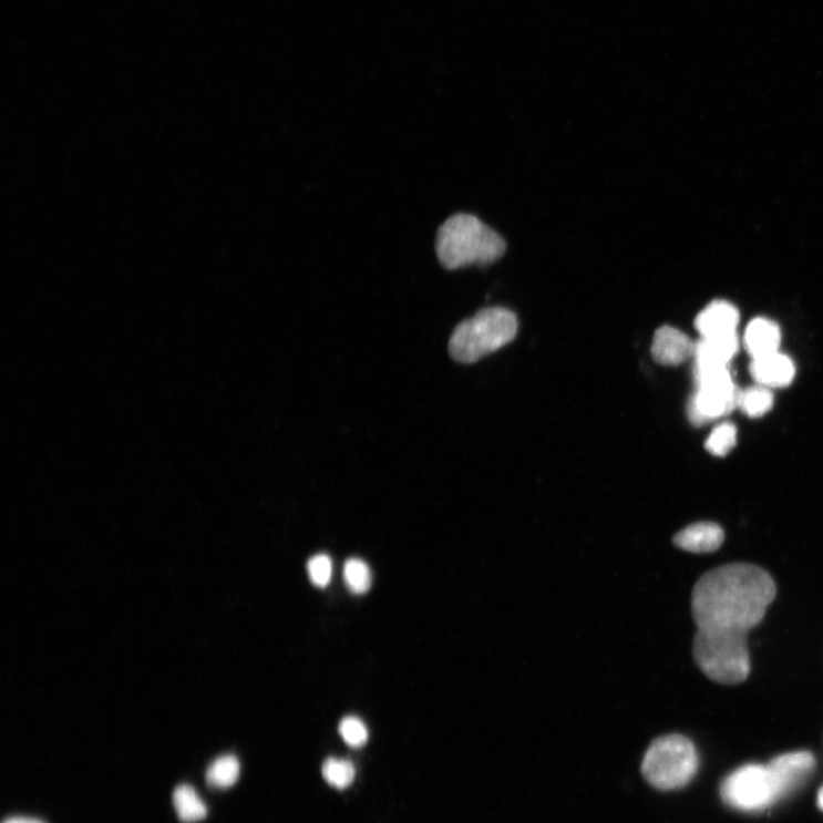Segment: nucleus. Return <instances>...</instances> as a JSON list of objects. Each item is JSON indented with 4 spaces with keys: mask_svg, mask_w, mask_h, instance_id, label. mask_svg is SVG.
Here are the masks:
<instances>
[{
    "mask_svg": "<svg viewBox=\"0 0 823 823\" xmlns=\"http://www.w3.org/2000/svg\"><path fill=\"white\" fill-rule=\"evenodd\" d=\"M775 595L765 569L744 563L720 566L697 583L693 619L698 630L747 634L762 623Z\"/></svg>",
    "mask_w": 823,
    "mask_h": 823,
    "instance_id": "f257e3e1",
    "label": "nucleus"
},
{
    "mask_svg": "<svg viewBox=\"0 0 823 823\" xmlns=\"http://www.w3.org/2000/svg\"><path fill=\"white\" fill-rule=\"evenodd\" d=\"M436 253L443 267L456 270L495 263L505 255L506 243L479 218L459 213L440 228Z\"/></svg>",
    "mask_w": 823,
    "mask_h": 823,
    "instance_id": "f03ea898",
    "label": "nucleus"
},
{
    "mask_svg": "<svg viewBox=\"0 0 823 823\" xmlns=\"http://www.w3.org/2000/svg\"><path fill=\"white\" fill-rule=\"evenodd\" d=\"M518 330L516 315L501 307L486 308L463 320L451 336L449 351L461 364H473L511 343Z\"/></svg>",
    "mask_w": 823,
    "mask_h": 823,
    "instance_id": "7ed1b4c3",
    "label": "nucleus"
},
{
    "mask_svg": "<svg viewBox=\"0 0 823 823\" xmlns=\"http://www.w3.org/2000/svg\"><path fill=\"white\" fill-rule=\"evenodd\" d=\"M747 634L698 630L693 655L697 665L711 681L735 686L750 672Z\"/></svg>",
    "mask_w": 823,
    "mask_h": 823,
    "instance_id": "20e7f679",
    "label": "nucleus"
},
{
    "mask_svg": "<svg viewBox=\"0 0 823 823\" xmlns=\"http://www.w3.org/2000/svg\"><path fill=\"white\" fill-rule=\"evenodd\" d=\"M699 759L695 744L681 734L665 735L650 745L641 770L659 790L670 791L688 784L697 773Z\"/></svg>",
    "mask_w": 823,
    "mask_h": 823,
    "instance_id": "39448f33",
    "label": "nucleus"
},
{
    "mask_svg": "<svg viewBox=\"0 0 823 823\" xmlns=\"http://www.w3.org/2000/svg\"><path fill=\"white\" fill-rule=\"evenodd\" d=\"M722 796L735 809L759 811L772 805L782 794L769 767L747 765L724 781Z\"/></svg>",
    "mask_w": 823,
    "mask_h": 823,
    "instance_id": "423d86ee",
    "label": "nucleus"
},
{
    "mask_svg": "<svg viewBox=\"0 0 823 823\" xmlns=\"http://www.w3.org/2000/svg\"><path fill=\"white\" fill-rule=\"evenodd\" d=\"M740 391L732 383L728 385L697 387L688 407L690 421L695 425H703L712 420L720 419L738 408Z\"/></svg>",
    "mask_w": 823,
    "mask_h": 823,
    "instance_id": "0eeeda50",
    "label": "nucleus"
},
{
    "mask_svg": "<svg viewBox=\"0 0 823 823\" xmlns=\"http://www.w3.org/2000/svg\"><path fill=\"white\" fill-rule=\"evenodd\" d=\"M651 351L658 364L678 367L695 356L696 343L682 331L666 326L656 332Z\"/></svg>",
    "mask_w": 823,
    "mask_h": 823,
    "instance_id": "6e6552de",
    "label": "nucleus"
},
{
    "mask_svg": "<svg viewBox=\"0 0 823 823\" xmlns=\"http://www.w3.org/2000/svg\"><path fill=\"white\" fill-rule=\"evenodd\" d=\"M815 765L814 758L807 751H798L779 757L771 762L769 768L774 774L782 796L794 791L805 778L810 775Z\"/></svg>",
    "mask_w": 823,
    "mask_h": 823,
    "instance_id": "1a4fd4ad",
    "label": "nucleus"
},
{
    "mask_svg": "<svg viewBox=\"0 0 823 823\" xmlns=\"http://www.w3.org/2000/svg\"><path fill=\"white\" fill-rule=\"evenodd\" d=\"M738 309L727 301H713L696 319V328L701 338H714L737 333Z\"/></svg>",
    "mask_w": 823,
    "mask_h": 823,
    "instance_id": "9d476101",
    "label": "nucleus"
},
{
    "mask_svg": "<svg viewBox=\"0 0 823 823\" xmlns=\"http://www.w3.org/2000/svg\"><path fill=\"white\" fill-rule=\"evenodd\" d=\"M754 380L767 388L790 385L795 378V366L789 356L779 351L755 358L750 366Z\"/></svg>",
    "mask_w": 823,
    "mask_h": 823,
    "instance_id": "9b49d317",
    "label": "nucleus"
},
{
    "mask_svg": "<svg viewBox=\"0 0 823 823\" xmlns=\"http://www.w3.org/2000/svg\"><path fill=\"white\" fill-rule=\"evenodd\" d=\"M726 539L723 528L714 523H696L677 533L673 544L693 554L713 553L721 548Z\"/></svg>",
    "mask_w": 823,
    "mask_h": 823,
    "instance_id": "f8f14e48",
    "label": "nucleus"
},
{
    "mask_svg": "<svg viewBox=\"0 0 823 823\" xmlns=\"http://www.w3.org/2000/svg\"><path fill=\"white\" fill-rule=\"evenodd\" d=\"M740 347L737 333L701 338L696 343L695 366L699 367H728Z\"/></svg>",
    "mask_w": 823,
    "mask_h": 823,
    "instance_id": "ddd939ff",
    "label": "nucleus"
},
{
    "mask_svg": "<svg viewBox=\"0 0 823 823\" xmlns=\"http://www.w3.org/2000/svg\"><path fill=\"white\" fill-rule=\"evenodd\" d=\"M780 342L779 327L767 318H757L751 321L744 333V347L753 360L778 352Z\"/></svg>",
    "mask_w": 823,
    "mask_h": 823,
    "instance_id": "4468645a",
    "label": "nucleus"
},
{
    "mask_svg": "<svg viewBox=\"0 0 823 823\" xmlns=\"http://www.w3.org/2000/svg\"><path fill=\"white\" fill-rule=\"evenodd\" d=\"M173 805L178 820L184 823H195L207 816L208 810L204 801L198 796L194 786L189 784L177 785L173 793Z\"/></svg>",
    "mask_w": 823,
    "mask_h": 823,
    "instance_id": "2eb2a0df",
    "label": "nucleus"
},
{
    "mask_svg": "<svg viewBox=\"0 0 823 823\" xmlns=\"http://www.w3.org/2000/svg\"><path fill=\"white\" fill-rule=\"evenodd\" d=\"M240 765L237 758L225 755L214 761L206 771V782L212 789H230L239 779Z\"/></svg>",
    "mask_w": 823,
    "mask_h": 823,
    "instance_id": "dca6fc26",
    "label": "nucleus"
},
{
    "mask_svg": "<svg viewBox=\"0 0 823 823\" xmlns=\"http://www.w3.org/2000/svg\"><path fill=\"white\" fill-rule=\"evenodd\" d=\"M773 401L769 388L759 384L740 391L738 408L750 418H760L772 409Z\"/></svg>",
    "mask_w": 823,
    "mask_h": 823,
    "instance_id": "f3484780",
    "label": "nucleus"
},
{
    "mask_svg": "<svg viewBox=\"0 0 823 823\" xmlns=\"http://www.w3.org/2000/svg\"><path fill=\"white\" fill-rule=\"evenodd\" d=\"M343 579L349 590L356 595L368 593L372 585L369 565L360 558H350L343 567Z\"/></svg>",
    "mask_w": 823,
    "mask_h": 823,
    "instance_id": "a211bd4d",
    "label": "nucleus"
},
{
    "mask_svg": "<svg viewBox=\"0 0 823 823\" xmlns=\"http://www.w3.org/2000/svg\"><path fill=\"white\" fill-rule=\"evenodd\" d=\"M737 444V428L730 422L716 426L706 442V449L712 455L726 456Z\"/></svg>",
    "mask_w": 823,
    "mask_h": 823,
    "instance_id": "6ab92c4d",
    "label": "nucleus"
},
{
    "mask_svg": "<svg viewBox=\"0 0 823 823\" xmlns=\"http://www.w3.org/2000/svg\"><path fill=\"white\" fill-rule=\"evenodd\" d=\"M325 779L336 789L344 790L354 779V768L346 760L329 759L323 765Z\"/></svg>",
    "mask_w": 823,
    "mask_h": 823,
    "instance_id": "aec40b11",
    "label": "nucleus"
},
{
    "mask_svg": "<svg viewBox=\"0 0 823 823\" xmlns=\"http://www.w3.org/2000/svg\"><path fill=\"white\" fill-rule=\"evenodd\" d=\"M339 732L344 742L352 748L363 747L369 739L367 726L356 716H347L339 726Z\"/></svg>",
    "mask_w": 823,
    "mask_h": 823,
    "instance_id": "412c9836",
    "label": "nucleus"
},
{
    "mask_svg": "<svg viewBox=\"0 0 823 823\" xmlns=\"http://www.w3.org/2000/svg\"><path fill=\"white\" fill-rule=\"evenodd\" d=\"M307 570L310 582L316 587L326 588L332 579V560L326 554H318L309 559Z\"/></svg>",
    "mask_w": 823,
    "mask_h": 823,
    "instance_id": "4be33fe9",
    "label": "nucleus"
},
{
    "mask_svg": "<svg viewBox=\"0 0 823 823\" xmlns=\"http://www.w3.org/2000/svg\"><path fill=\"white\" fill-rule=\"evenodd\" d=\"M3 823H47L43 820L28 816H13L6 820Z\"/></svg>",
    "mask_w": 823,
    "mask_h": 823,
    "instance_id": "5701e85b",
    "label": "nucleus"
},
{
    "mask_svg": "<svg viewBox=\"0 0 823 823\" xmlns=\"http://www.w3.org/2000/svg\"><path fill=\"white\" fill-rule=\"evenodd\" d=\"M817 804H819V807L823 812V786H822V789H821V791L819 793V796H817Z\"/></svg>",
    "mask_w": 823,
    "mask_h": 823,
    "instance_id": "b1692460",
    "label": "nucleus"
}]
</instances>
